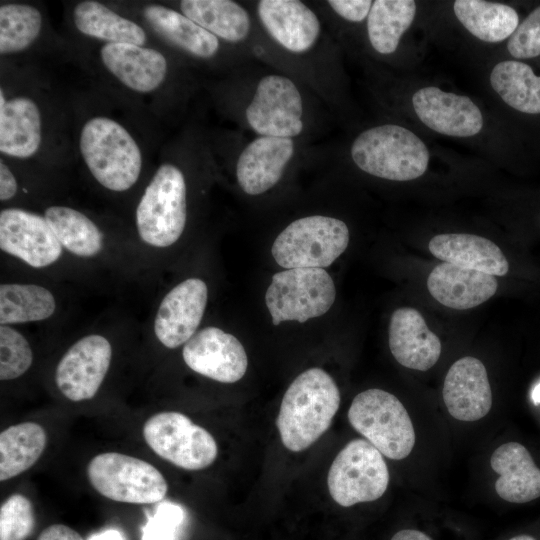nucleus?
Returning a JSON list of instances; mask_svg holds the SVG:
<instances>
[{"label": "nucleus", "mask_w": 540, "mask_h": 540, "mask_svg": "<svg viewBox=\"0 0 540 540\" xmlns=\"http://www.w3.org/2000/svg\"><path fill=\"white\" fill-rule=\"evenodd\" d=\"M340 406L334 379L321 368L299 374L287 388L276 425L283 445L290 451L309 448L330 427Z\"/></svg>", "instance_id": "obj_1"}, {"label": "nucleus", "mask_w": 540, "mask_h": 540, "mask_svg": "<svg viewBox=\"0 0 540 540\" xmlns=\"http://www.w3.org/2000/svg\"><path fill=\"white\" fill-rule=\"evenodd\" d=\"M79 149L94 179L113 192H124L137 182L142 153L135 139L119 122L104 116L86 121Z\"/></svg>", "instance_id": "obj_2"}, {"label": "nucleus", "mask_w": 540, "mask_h": 540, "mask_svg": "<svg viewBox=\"0 0 540 540\" xmlns=\"http://www.w3.org/2000/svg\"><path fill=\"white\" fill-rule=\"evenodd\" d=\"M350 156L363 172L391 181L421 177L429 164V150L411 130L382 124L362 131L353 140Z\"/></svg>", "instance_id": "obj_3"}, {"label": "nucleus", "mask_w": 540, "mask_h": 540, "mask_svg": "<svg viewBox=\"0 0 540 540\" xmlns=\"http://www.w3.org/2000/svg\"><path fill=\"white\" fill-rule=\"evenodd\" d=\"M187 222V184L173 163L161 164L136 208L140 239L154 248H167L182 236Z\"/></svg>", "instance_id": "obj_4"}, {"label": "nucleus", "mask_w": 540, "mask_h": 540, "mask_svg": "<svg viewBox=\"0 0 540 540\" xmlns=\"http://www.w3.org/2000/svg\"><path fill=\"white\" fill-rule=\"evenodd\" d=\"M349 229L340 219L309 215L292 221L273 242L271 253L285 269L326 268L347 248Z\"/></svg>", "instance_id": "obj_5"}, {"label": "nucleus", "mask_w": 540, "mask_h": 540, "mask_svg": "<svg viewBox=\"0 0 540 540\" xmlns=\"http://www.w3.org/2000/svg\"><path fill=\"white\" fill-rule=\"evenodd\" d=\"M348 420L390 459H404L415 445V431L406 408L387 391L368 389L356 395L348 410Z\"/></svg>", "instance_id": "obj_6"}, {"label": "nucleus", "mask_w": 540, "mask_h": 540, "mask_svg": "<svg viewBox=\"0 0 540 540\" xmlns=\"http://www.w3.org/2000/svg\"><path fill=\"white\" fill-rule=\"evenodd\" d=\"M244 120L257 136L295 139L305 129L301 90L286 75L269 73L262 76L244 107Z\"/></svg>", "instance_id": "obj_7"}, {"label": "nucleus", "mask_w": 540, "mask_h": 540, "mask_svg": "<svg viewBox=\"0 0 540 540\" xmlns=\"http://www.w3.org/2000/svg\"><path fill=\"white\" fill-rule=\"evenodd\" d=\"M332 277L322 268L286 269L273 275L265 303L273 325L306 322L324 315L335 301Z\"/></svg>", "instance_id": "obj_8"}, {"label": "nucleus", "mask_w": 540, "mask_h": 540, "mask_svg": "<svg viewBox=\"0 0 540 540\" xmlns=\"http://www.w3.org/2000/svg\"><path fill=\"white\" fill-rule=\"evenodd\" d=\"M87 476L99 494L117 502L157 503L168 490L164 476L152 464L117 452L101 453L92 458L87 466Z\"/></svg>", "instance_id": "obj_9"}, {"label": "nucleus", "mask_w": 540, "mask_h": 540, "mask_svg": "<svg viewBox=\"0 0 540 540\" xmlns=\"http://www.w3.org/2000/svg\"><path fill=\"white\" fill-rule=\"evenodd\" d=\"M389 484L381 452L363 439L350 441L332 462L327 485L332 499L343 507L379 499Z\"/></svg>", "instance_id": "obj_10"}, {"label": "nucleus", "mask_w": 540, "mask_h": 540, "mask_svg": "<svg viewBox=\"0 0 540 540\" xmlns=\"http://www.w3.org/2000/svg\"><path fill=\"white\" fill-rule=\"evenodd\" d=\"M143 437L159 457L186 470L207 468L218 455L214 437L179 412L151 416L143 426Z\"/></svg>", "instance_id": "obj_11"}, {"label": "nucleus", "mask_w": 540, "mask_h": 540, "mask_svg": "<svg viewBox=\"0 0 540 540\" xmlns=\"http://www.w3.org/2000/svg\"><path fill=\"white\" fill-rule=\"evenodd\" d=\"M256 16L269 39L293 56L309 55L321 41V21L302 1L260 0Z\"/></svg>", "instance_id": "obj_12"}, {"label": "nucleus", "mask_w": 540, "mask_h": 540, "mask_svg": "<svg viewBox=\"0 0 540 540\" xmlns=\"http://www.w3.org/2000/svg\"><path fill=\"white\" fill-rule=\"evenodd\" d=\"M112 359L110 341L90 334L76 341L62 356L55 382L64 397L73 402L89 400L98 392Z\"/></svg>", "instance_id": "obj_13"}, {"label": "nucleus", "mask_w": 540, "mask_h": 540, "mask_svg": "<svg viewBox=\"0 0 540 540\" xmlns=\"http://www.w3.org/2000/svg\"><path fill=\"white\" fill-rule=\"evenodd\" d=\"M0 248L33 268L54 264L63 252L45 217L21 208L0 212Z\"/></svg>", "instance_id": "obj_14"}, {"label": "nucleus", "mask_w": 540, "mask_h": 540, "mask_svg": "<svg viewBox=\"0 0 540 540\" xmlns=\"http://www.w3.org/2000/svg\"><path fill=\"white\" fill-rule=\"evenodd\" d=\"M182 357L191 370L221 383L239 381L248 366L241 342L214 326L197 331L184 344Z\"/></svg>", "instance_id": "obj_15"}, {"label": "nucleus", "mask_w": 540, "mask_h": 540, "mask_svg": "<svg viewBox=\"0 0 540 540\" xmlns=\"http://www.w3.org/2000/svg\"><path fill=\"white\" fill-rule=\"evenodd\" d=\"M208 288L200 278H187L162 299L154 319L158 341L169 349L185 344L196 332L205 313Z\"/></svg>", "instance_id": "obj_16"}, {"label": "nucleus", "mask_w": 540, "mask_h": 540, "mask_svg": "<svg viewBox=\"0 0 540 540\" xmlns=\"http://www.w3.org/2000/svg\"><path fill=\"white\" fill-rule=\"evenodd\" d=\"M295 153L294 139L256 136L238 155L235 175L239 187L251 196L272 189L281 180Z\"/></svg>", "instance_id": "obj_17"}, {"label": "nucleus", "mask_w": 540, "mask_h": 540, "mask_svg": "<svg viewBox=\"0 0 540 540\" xmlns=\"http://www.w3.org/2000/svg\"><path fill=\"white\" fill-rule=\"evenodd\" d=\"M412 106L419 120L431 130L452 137H471L483 127L479 107L467 96L435 86L418 89Z\"/></svg>", "instance_id": "obj_18"}, {"label": "nucleus", "mask_w": 540, "mask_h": 540, "mask_svg": "<svg viewBox=\"0 0 540 540\" xmlns=\"http://www.w3.org/2000/svg\"><path fill=\"white\" fill-rule=\"evenodd\" d=\"M443 400L452 417L460 421H477L492 407V391L484 364L466 356L448 370L443 385Z\"/></svg>", "instance_id": "obj_19"}, {"label": "nucleus", "mask_w": 540, "mask_h": 540, "mask_svg": "<svg viewBox=\"0 0 540 540\" xmlns=\"http://www.w3.org/2000/svg\"><path fill=\"white\" fill-rule=\"evenodd\" d=\"M105 68L125 87L140 93L157 90L166 80L168 63L158 50L128 43H106L100 49Z\"/></svg>", "instance_id": "obj_20"}, {"label": "nucleus", "mask_w": 540, "mask_h": 540, "mask_svg": "<svg viewBox=\"0 0 540 540\" xmlns=\"http://www.w3.org/2000/svg\"><path fill=\"white\" fill-rule=\"evenodd\" d=\"M389 348L404 367L426 371L441 355V342L429 330L421 313L410 307L396 309L389 324Z\"/></svg>", "instance_id": "obj_21"}, {"label": "nucleus", "mask_w": 540, "mask_h": 540, "mask_svg": "<svg viewBox=\"0 0 540 540\" xmlns=\"http://www.w3.org/2000/svg\"><path fill=\"white\" fill-rule=\"evenodd\" d=\"M498 287L495 276L443 262L429 274L427 288L442 305L466 310L489 300Z\"/></svg>", "instance_id": "obj_22"}, {"label": "nucleus", "mask_w": 540, "mask_h": 540, "mask_svg": "<svg viewBox=\"0 0 540 540\" xmlns=\"http://www.w3.org/2000/svg\"><path fill=\"white\" fill-rule=\"evenodd\" d=\"M42 142V117L37 103L26 96L7 99L0 89V151L26 159L37 153Z\"/></svg>", "instance_id": "obj_23"}, {"label": "nucleus", "mask_w": 540, "mask_h": 540, "mask_svg": "<svg viewBox=\"0 0 540 540\" xmlns=\"http://www.w3.org/2000/svg\"><path fill=\"white\" fill-rule=\"evenodd\" d=\"M490 465L499 474L495 490L503 500L527 503L540 497V469L523 445H501L493 452Z\"/></svg>", "instance_id": "obj_24"}, {"label": "nucleus", "mask_w": 540, "mask_h": 540, "mask_svg": "<svg viewBox=\"0 0 540 540\" xmlns=\"http://www.w3.org/2000/svg\"><path fill=\"white\" fill-rule=\"evenodd\" d=\"M430 252L438 259L456 266L504 276L509 263L501 249L491 240L463 233L434 236L429 242Z\"/></svg>", "instance_id": "obj_25"}, {"label": "nucleus", "mask_w": 540, "mask_h": 540, "mask_svg": "<svg viewBox=\"0 0 540 540\" xmlns=\"http://www.w3.org/2000/svg\"><path fill=\"white\" fill-rule=\"evenodd\" d=\"M143 15L165 40L199 59H211L220 50V40L183 13L163 5H148Z\"/></svg>", "instance_id": "obj_26"}, {"label": "nucleus", "mask_w": 540, "mask_h": 540, "mask_svg": "<svg viewBox=\"0 0 540 540\" xmlns=\"http://www.w3.org/2000/svg\"><path fill=\"white\" fill-rule=\"evenodd\" d=\"M179 4L181 13L219 40L243 43L252 33V18L236 1L182 0Z\"/></svg>", "instance_id": "obj_27"}, {"label": "nucleus", "mask_w": 540, "mask_h": 540, "mask_svg": "<svg viewBox=\"0 0 540 540\" xmlns=\"http://www.w3.org/2000/svg\"><path fill=\"white\" fill-rule=\"evenodd\" d=\"M73 23L82 34L107 43H128L143 46L145 30L136 22L122 17L106 5L85 0L73 10Z\"/></svg>", "instance_id": "obj_28"}, {"label": "nucleus", "mask_w": 540, "mask_h": 540, "mask_svg": "<svg viewBox=\"0 0 540 540\" xmlns=\"http://www.w3.org/2000/svg\"><path fill=\"white\" fill-rule=\"evenodd\" d=\"M44 217L61 246L81 258L97 256L104 246L100 228L84 213L63 205L46 208Z\"/></svg>", "instance_id": "obj_29"}, {"label": "nucleus", "mask_w": 540, "mask_h": 540, "mask_svg": "<svg viewBox=\"0 0 540 540\" xmlns=\"http://www.w3.org/2000/svg\"><path fill=\"white\" fill-rule=\"evenodd\" d=\"M459 22L476 38L488 43L503 41L515 32L519 17L515 9L482 0H457L453 4Z\"/></svg>", "instance_id": "obj_30"}, {"label": "nucleus", "mask_w": 540, "mask_h": 540, "mask_svg": "<svg viewBox=\"0 0 540 540\" xmlns=\"http://www.w3.org/2000/svg\"><path fill=\"white\" fill-rule=\"evenodd\" d=\"M47 436L35 422L12 425L0 433V480L6 481L33 466L42 455Z\"/></svg>", "instance_id": "obj_31"}, {"label": "nucleus", "mask_w": 540, "mask_h": 540, "mask_svg": "<svg viewBox=\"0 0 540 540\" xmlns=\"http://www.w3.org/2000/svg\"><path fill=\"white\" fill-rule=\"evenodd\" d=\"M490 84L511 108L527 114L540 113V76L520 61L506 60L496 64Z\"/></svg>", "instance_id": "obj_32"}, {"label": "nucleus", "mask_w": 540, "mask_h": 540, "mask_svg": "<svg viewBox=\"0 0 540 540\" xmlns=\"http://www.w3.org/2000/svg\"><path fill=\"white\" fill-rule=\"evenodd\" d=\"M415 15L416 3L412 0L373 1L366 25L371 47L382 55L394 53Z\"/></svg>", "instance_id": "obj_33"}, {"label": "nucleus", "mask_w": 540, "mask_h": 540, "mask_svg": "<svg viewBox=\"0 0 540 540\" xmlns=\"http://www.w3.org/2000/svg\"><path fill=\"white\" fill-rule=\"evenodd\" d=\"M55 310L54 295L44 286L25 283L0 286V325L43 321Z\"/></svg>", "instance_id": "obj_34"}, {"label": "nucleus", "mask_w": 540, "mask_h": 540, "mask_svg": "<svg viewBox=\"0 0 540 540\" xmlns=\"http://www.w3.org/2000/svg\"><path fill=\"white\" fill-rule=\"evenodd\" d=\"M43 25L41 12L34 6L6 3L0 6V53L24 51L38 38Z\"/></svg>", "instance_id": "obj_35"}, {"label": "nucleus", "mask_w": 540, "mask_h": 540, "mask_svg": "<svg viewBox=\"0 0 540 540\" xmlns=\"http://www.w3.org/2000/svg\"><path fill=\"white\" fill-rule=\"evenodd\" d=\"M33 352L28 340L10 325L0 326V380H14L28 371Z\"/></svg>", "instance_id": "obj_36"}, {"label": "nucleus", "mask_w": 540, "mask_h": 540, "mask_svg": "<svg viewBox=\"0 0 540 540\" xmlns=\"http://www.w3.org/2000/svg\"><path fill=\"white\" fill-rule=\"evenodd\" d=\"M35 526L31 501L22 494L9 496L0 508V540H26Z\"/></svg>", "instance_id": "obj_37"}, {"label": "nucleus", "mask_w": 540, "mask_h": 540, "mask_svg": "<svg viewBox=\"0 0 540 540\" xmlns=\"http://www.w3.org/2000/svg\"><path fill=\"white\" fill-rule=\"evenodd\" d=\"M507 49L516 59L540 55V6L518 25L508 40Z\"/></svg>", "instance_id": "obj_38"}, {"label": "nucleus", "mask_w": 540, "mask_h": 540, "mask_svg": "<svg viewBox=\"0 0 540 540\" xmlns=\"http://www.w3.org/2000/svg\"><path fill=\"white\" fill-rule=\"evenodd\" d=\"M183 520L180 506L162 502L142 528V540H174L175 531Z\"/></svg>", "instance_id": "obj_39"}, {"label": "nucleus", "mask_w": 540, "mask_h": 540, "mask_svg": "<svg viewBox=\"0 0 540 540\" xmlns=\"http://www.w3.org/2000/svg\"><path fill=\"white\" fill-rule=\"evenodd\" d=\"M326 4L341 19L359 23L368 18L373 1L371 0H329Z\"/></svg>", "instance_id": "obj_40"}, {"label": "nucleus", "mask_w": 540, "mask_h": 540, "mask_svg": "<svg viewBox=\"0 0 540 540\" xmlns=\"http://www.w3.org/2000/svg\"><path fill=\"white\" fill-rule=\"evenodd\" d=\"M18 191L17 180L4 162L3 159L0 160V200L2 202L11 200Z\"/></svg>", "instance_id": "obj_41"}, {"label": "nucleus", "mask_w": 540, "mask_h": 540, "mask_svg": "<svg viewBox=\"0 0 540 540\" xmlns=\"http://www.w3.org/2000/svg\"><path fill=\"white\" fill-rule=\"evenodd\" d=\"M37 540H83V538L78 532L66 525L54 524L45 528Z\"/></svg>", "instance_id": "obj_42"}, {"label": "nucleus", "mask_w": 540, "mask_h": 540, "mask_svg": "<svg viewBox=\"0 0 540 540\" xmlns=\"http://www.w3.org/2000/svg\"><path fill=\"white\" fill-rule=\"evenodd\" d=\"M390 540H433L425 532L415 528H405L397 531Z\"/></svg>", "instance_id": "obj_43"}, {"label": "nucleus", "mask_w": 540, "mask_h": 540, "mask_svg": "<svg viewBox=\"0 0 540 540\" xmlns=\"http://www.w3.org/2000/svg\"><path fill=\"white\" fill-rule=\"evenodd\" d=\"M88 540H125L123 535L115 529L105 530L92 535Z\"/></svg>", "instance_id": "obj_44"}, {"label": "nucleus", "mask_w": 540, "mask_h": 540, "mask_svg": "<svg viewBox=\"0 0 540 540\" xmlns=\"http://www.w3.org/2000/svg\"><path fill=\"white\" fill-rule=\"evenodd\" d=\"M531 398H532V400H533V402H534L535 404H539V403H540V383H538V384L534 387V389H533V391H532V393H531Z\"/></svg>", "instance_id": "obj_45"}]
</instances>
